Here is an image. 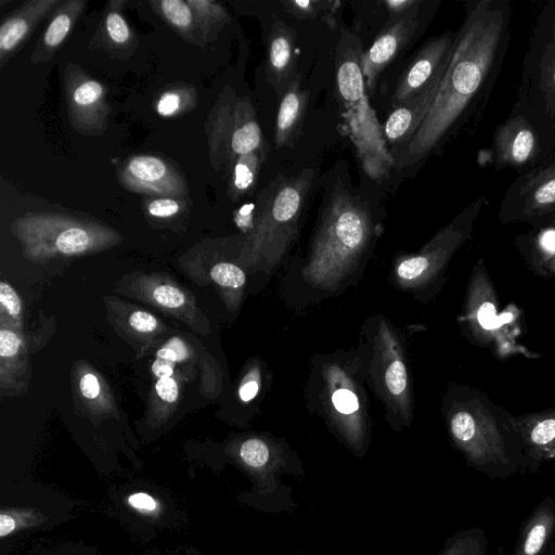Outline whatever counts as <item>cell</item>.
Listing matches in <instances>:
<instances>
[{"label": "cell", "instance_id": "14", "mask_svg": "<svg viewBox=\"0 0 555 555\" xmlns=\"http://www.w3.org/2000/svg\"><path fill=\"white\" fill-rule=\"evenodd\" d=\"M517 438L529 464L537 473L545 460L555 457V412L512 418Z\"/></svg>", "mask_w": 555, "mask_h": 555}, {"label": "cell", "instance_id": "36", "mask_svg": "<svg viewBox=\"0 0 555 555\" xmlns=\"http://www.w3.org/2000/svg\"><path fill=\"white\" fill-rule=\"evenodd\" d=\"M21 338L12 331L1 328L0 331V356L10 358L15 356L21 347Z\"/></svg>", "mask_w": 555, "mask_h": 555}, {"label": "cell", "instance_id": "49", "mask_svg": "<svg viewBox=\"0 0 555 555\" xmlns=\"http://www.w3.org/2000/svg\"><path fill=\"white\" fill-rule=\"evenodd\" d=\"M547 220L551 224L555 225V214H553L551 217H548Z\"/></svg>", "mask_w": 555, "mask_h": 555}, {"label": "cell", "instance_id": "21", "mask_svg": "<svg viewBox=\"0 0 555 555\" xmlns=\"http://www.w3.org/2000/svg\"><path fill=\"white\" fill-rule=\"evenodd\" d=\"M55 221L59 231L53 238L48 240H53L54 250L64 255H74L86 251L94 244L96 234L94 230L63 217H55Z\"/></svg>", "mask_w": 555, "mask_h": 555}, {"label": "cell", "instance_id": "17", "mask_svg": "<svg viewBox=\"0 0 555 555\" xmlns=\"http://www.w3.org/2000/svg\"><path fill=\"white\" fill-rule=\"evenodd\" d=\"M555 538V500L547 495L524 520L512 555H543Z\"/></svg>", "mask_w": 555, "mask_h": 555}, {"label": "cell", "instance_id": "32", "mask_svg": "<svg viewBox=\"0 0 555 555\" xmlns=\"http://www.w3.org/2000/svg\"><path fill=\"white\" fill-rule=\"evenodd\" d=\"M153 297L157 304L167 308H179L184 305V294L175 286L163 284L154 288Z\"/></svg>", "mask_w": 555, "mask_h": 555}, {"label": "cell", "instance_id": "11", "mask_svg": "<svg viewBox=\"0 0 555 555\" xmlns=\"http://www.w3.org/2000/svg\"><path fill=\"white\" fill-rule=\"evenodd\" d=\"M457 30L446 31L427 41L403 70L392 95V106L401 105L439 83L452 56Z\"/></svg>", "mask_w": 555, "mask_h": 555}, {"label": "cell", "instance_id": "6", "mask_svg": "<svg viewBox=\"0 0 555 555\" xmlns=\"http://www.w3.org/2000/svg\"><path fill=\"white\" fill-rule=\"evenodd\" d=\"M336 86L343 115L363 170L374 180L385 178L395 160L386 146L383 127L369 103L360 61L354 55L344 56L338 62Z\"/></svg>", "mask_w": 555, "mask_h": 555}, {"label": "cell", "instance_id": "26", "mask_svg": "<svg viewBox=\"0 0 555 555\" xmlns=\"http://www.w3.org/2000/svg\"><path fill=\"white\" fill-rule=\"evenodd\" d=\"M285 10L292 15L300 20H313L319 16H325L327 13L337 9V1H320V0H288L282 2Z\"/></svg>", "mask_w": 555, "mask_h": 555}, {"label": "cell", "instance_id": "30", "mask_svg": "<svg viewBox=\"0 0 555 555\" xmlns=\"http://www.w3.org/2000/svg\"><path fill=\"white\" fill-rule=\"evenodd\" d=\"M477 300L475 310L473 311V315L478 324L477 326L491 334L496 331L503 322L496 314V308L493 299L485 298L482 301L479 299Z\"/></svg>", "mask_w": 555, "mask_h": 555}, {"label": "cell", "instance_id": "28", "mask_svg": "<svg viewBox=\"0 0 555 555\" xmlns=\"http://www.w3.org/2000/svg\"><path fill=\"white\" fill-rule=\"evenodd\" d=\"M160 10L167 21L181 30H186L192 25L193 15L189 3L181 0H164Z\"/></svg>", "mask_w": 555, "mask_h": 555}, {"label": "cell", "instance_id": "13", "mask_svg": "<svg viewBox=\"0 0 555 555\" xmlns=\"http://www.w3.org/2000/svg\"><path fill=\"white\" fill-rule=\"evenodd\" d=\"M121 181L135 192L179 195L183 191V183L177 173L155 156L141 155L129 159Z\"/></svg>", "mask_w": 555, "mask_h": 555}, {"label": "cell", "instance_id": "34", "mask_svg": "<svg viewBox=\"0 0 555 555\" xmlns=\"http://www.w3.org/2000/svg\"><path fill=\"white\" fill-rule=\"evenodd\" d=\"M0 302L10 315H20L22 309L20 297L13 287L5 282H0Z\"/></svg>", "mask_w": 555, "mask_h": 555}, {"label": "cell", "instance_id": "47", "mask_svg": "<svg viewBox=\"0 0 555 555\" xmlns=\"http://www.w3.org/2000/svg\"><path fill=\"white\" fill-rule=\"evenodd\" d=\"M16 527L15 520L12 516L1 513L0 515V537L4 538L10 534Z\"/></svg>", "mask_w": 555, "mask_h": 555}, {"label": "cell", "instance_id": "7", "mask_svg": "<svg viewBox=\"0 0 555 555\" xmlns=\"http://www.w3.org/2000/svg\"><path fill=\"white\" fill-rule=\"evenodd\" d=\"M238 457L254 478L255 506L267 513H292L296 507L292 488L282 482L284 475H305L297 454L275 439L251 437L238 447Z\"/></svg>", "mask_w": 555, "mask_h": 555}, {"label": "cell", "instance_id": "19", "mask_svg": "<svg viewBox=\"0 0 555 555\" xmlns=\"http://www.w3.org/2000/svg\"><path fill=\"white\" fill-rule=\"evenodd\" d=\"M309 92L301 89L297 73L281 96L275 121V143L279 147L293 144L301 128Z\"/></svg>", "mask_w": 555, "mask_h": 555}, {"label": "cell", "instance_id": "3", "mask_svg": "<svg viewBox=\"0 0 555 555\" xmlns=\"http://www.w3.org/2000/svg\"><path fill=\"white\" fill-rule=\"evenodd\" d=\"M512 418L483 396L472 395L449 417L452 444L469 467L488 478L506 479L529 472Z\"/></svg>", "mask_w": 555, "mask_h": 555}, {"label": "cell", "instance_id": "20", "mask_svg": "<svg viewBox=\"0 0 555 555\" xmlns=\"http://www.w3.org/2000/svg\"><path fill=\"white\" fill-rule=\"evenodd\" d=\"M234 121L230 137V149L233 156L237 157L264 150L259 124L253 106L247 100L237 104Z\"/></svg>", "mask_w": 555, "mask_h": 555}, {"label": "cell", "instance_id": "16", "mask_svg": "<svg viewBox=\"0 0 555 555\" xmlns=\"http://www.w3.org/2000/svg\"><path fill=\"white\" fill-rule=\"evenodd\" d=\"M295 31L283 22H276L268 38L267 77L278 95L282 96L297 74Z\"/></svg>", "mask_w": 555, "mask_h": 555}, {"label": "cell", "instance_id": "33", "mask_svg": "<svg viewBox=\"0 0 555 555\" xmlns=\"http://www.w3.org/2000/svg\"><path fill=\"white\" fill-rule=\"evenodd\" d=\"M156 356L176 363L186 360L189 350L180 338L173 337L157 351Z\"/></svg>", "mask_w": 555, "mask_h": 555}, {"label": "cell", "instance_id": "41", "mask_svg": "<svg viewBox=\"0 0 555 555\" xmlns=\"http://www.w3.org/2000/svg\"><path fill=\"white\" fill-rule=\"evenodd\" d=\"M128 503L135 509L144 512H155L158 509V502L150 494L138 492L129 495Z\"/></svg>", "mask_w": 555, "mask_h": 555}, {"label": "cell", "instance_id": "2", "mask_svg": "<svg viewBox=\"0 0 555 555\" xmlns=\"http://www.w3.org/2000/svg\"><path fill=\"white\" fill-rule=\"evenodd\" d=\"M373 237L366 204L344 188L335 189L323 210L302 274L317 287H336L359 263Z\"/></svg>", "mask_w": 555, "mask_h": 555}, {"label": "cell", "instance_id": "39", "mask_svg": "<svg viewBox=\"0 0 555 555\" xmlns=\"http://www.w3.org/2000/svg\"><path fill=\"white\" fill-rule=\"evenodd\" d=\"M155 389L158 397L166 402H175L178 398L179 388L172 377L158 378Z\"/></svg>", "mask_w": 555, "mask_h": 555}, {"label": "cell", "instance_id": "46", "mask_svg": "<svg viewBox=\"0 0 555 555\" xmlns=\"http://www.w3.org/2000/svg\"><path fill=\"white\" fill-rule=\"evenodd\" d=\"M173 367V362L162 358H157L152 364V371L158 378L171 377Z\"/></svg>", "mask_w": 555, "mask_h": 555}, {"label": "cell", "instance_id": "9", "mask_svg": "<svg viewBox=\"0 0 555 555\" xmlns=\"http://www.w3.org/2000/svg\"><path fill=\"white\" fill-rule=\"evenodd\" d=\"M555 214V154L519 173L502 197L499 218L509 222H538Z\"/></svg>", "mask_w": 555, "mask_h": 555}, {"label": "cell", "instance_id": "44", "mask_svg": "<svg viewBox=\"0 0 555 555\" xmlns=\"http://www.w3.org/2000/svg\"><path fill=\"white\" fill-rule=\"evenodd\" d=\"M386 9L393 15H401L408 11L417 8V0H387L384 2Z\"/></svg>", "mask_w": 555, "mask_h": 555}, {"label": "cell", "instance_id": "43", "mask_svg": "<svg viewBox=\"0 0 555 555\" xmlns=\"http://www.w3.org/2000/svg\"><path fill=\"white\" fill-rule=\"evenodd\" d=\"M255 207L256 205L254 204H246L236 211L235 222L240 228L245 229L246 227H248L253 229L255 220Z\"/></svg>", "mask_w": 555, "mask_h": 555}, {"label": "cell", "instance_id": "25", "mask_svg": "<svg viewBox=\"0 0 555 555\" xmlns=\"http://www.w3.org/2000/svg\"><path fill=\"white\" fill-rule=\"evenodd\" d=\"M103 98V86L96 80L87 79L74 89L70 103L74 105V111L85 113L87 109H95L102 103Z\"/></svg>", "mask_w": 555, "mask_h": 555}, {"label": "cell", "instance_id": "35", "mask_svg": "<svg viewBox=\"0 0 555 555\" xmlns=\"http://www.w3.org/2000/svg\"><path fill=\"white\" fill-rule=\"evenodd\" d=\"M180 207L177 201L172 198H158L152 201L147 210L150 215L158 218H168L176 215Z\"/></svg>", "mask_w": 555, "mask_h": 555}, {"label": "cell", "instance_id": "24", "mask_svg": "<svg viewBox=\"0 0 555 555\" xmlns=\"http://www.w3.org/2000/svg\"><path fill=\"white\" fill-rule=\"evenodd\" d=\"M33 12L27 9L5 20L0 28V51L5 54L12 51L27 35L33 24Z\"/></svg>", "mask_w": 555, "mask_h": 555}, {"label": "cell", "instance_id": "15", "mask_svg": "<svg viewBox=\"0 0 555 555\" xmlns=\"http://www.w3.org/2000/svg\"><path fill=\"white\" fill-rule=\"evenodd\" d=\"M440 82L393 107L383 126L387 143L402 149L413 138L430 109Z\"/></svg>", "mask_w": 555, "mask_h": 555}, {"label": "cell", "instance_id": "23", "mask_svg": "<svg viewBox=\"0 0 555 555\" xmlns=\"http://www.w3.org/2000/svg\"><path fill=\"white\" fill-rule=\"evenodd\" d=\"M264 150L237 156L232 169L231 192L234 196L246 194L256 184Z\"/></svg>", "mask_w": 555, "mask_h": 555}, {"label": "cell", "instance_id": "12", "mask_svg": "<svg viewBox=\"0 0 555 555\" xmlns=\"http://www.w3.org/2000/svg\"><path fill=\"white\" fill-rule=\"evenodd\" d=\"M416 11L417 8L412 9L397 18L362 54L360 65L365 86L371 92L374 91L380 73L396 57L415 30L417 26V21L414 18Z\"/></svg>", "mask_w": 555, "mask_h": 555}, {"label": "cell", "instance_id": "31", "mask_svg": "<svg viewBox=\"0 0 555 555\" xmlns=\"http://www.w3.org/2000/svg\"><path fill=\"white\" fill-rule=\"evenodd\" d=\"M106 30L116 43H125L130 38V29L122 15L116 11H111L106 17Z\"/></svg>", "mask_w": 555, "mask_h": 555}, {"label": "cell", "instance_id": "37", "mask_svg": "<svg viewBox=\"0 0 555 555\" xmlns=\"http://www.w3.org/2000/svg\"><path fill=\"white\" fill-rule=\"evenodd\" d=\"M180 105V95L173 91H169L160 96L156 109L160 116L168 117L175 115L179 111Z\"/></svg>", "mask_w": 555, "mask_h": 555}, {"label": "cell", "instance_id": "1", "mask_svg": "<svg viewBox=\"0 0 555 555\" xmlns=\"http://www.w3.org/2000/svg\"><path fill=\"white\" fill-rule=\"evenodd\" d=\"M512 15L511 0L466 3L452 56L430 109L413 138L393 156L396 166L423 159L468 116L482 114L504 64Z\"/></svg>", "mask_w": 555, "mask_h": 555}, {"label": "cell", "instance_id": "4", "mask_svg": "<svg viewBox=\"0 0 555 555\" xmlns=\"http://www.w3.org/2000/svg\"><path fill=\"white\" fill-rule=\"evenodd\" d=\"M312 180L313 171L306 169L291 178L278 177L261 192L248 243L254 266L271 271L291 247Z\"/></svg>", "mask_w": 555, "mask_h": 555}, {"label": "cell", "instance_id": "42", "mask_svg": "<svg viewBox=\"0 0 555 555\" xmlns=\"http://www.w3.org/2000/svg\"><path fill=\"white\" fill-rule=\"evenodd\" d=\"M80 391L87 399H95L100 393V384L95 375L85 374L80 379Z\"/></svg>", "mask_w": 555, "mask_h": 555}, {"label": "cell", "instance_id": "22", "mask_svg": "<svg viewBox=\"0 0 555 555\" xmlns=\"http://www.w3.org/2000/svg\"><path fill=\"white\" fill-rule=\"evenodd\" d=\"M436 555H488V538L480 527L460 529L449 535Z\"/></svg>", "mask_w": 555, "mask_h": 555}, {"label": "cell", "instance_id": "8", "mask_svg": "<svg viewBox=\"0 0 555 555\" xmlns=\"http://www.w3.org/2000/svg\"><path fill=\"white\" fill-rule=\"evenodd\" d=\"M486 204L485 196L475 198L417 254L403 257L396 270L399 282L412 288L434 282L442 273L452 255L470 237L474 224Z\"/></svg>", "mask_w": 555, "mask_h": 555}, {"label": "cell", "instance_id": "40", "mask_svg": "<svg viewBox=\"0 0 555 555\" xmlns=\"http://www.w3.org/2000/svg\"><path fill=\"white\" fill-rule=\"evenodd\" d=\"M537 244L544 255L555 258V225L550 223L542 229L537 236Z\"/></svg>", "mask_w": 555, "mask_h": 555}, {"label": "cell", "instance_id": "38", "mask_svg": "<svg viewBox=\"0 0 555 555\" xmlns=\"http://www.w3.org/2000/svg\"><path fill=\"white\" fill-rule=\"evenodd\" d=\"M129 324L138 332L150 333L157 327V320L149 312L134 311L129 317Z\"/></svg>", "mask_w": 555, "mask_h": 555}, {"label": "cell", "instance_id": "48", "mask_svg": "<svg viewBox=\"0 0 555 555\" xmlns=\"http://www.w3.org/2000/svg\"><path fill=\"white\" fill-rule=\"evenodd\" d=\"M543 555H555V541L548 545Z\"/></svg>", "mask_w": 555, "mask_h": 555}, {"label": "cell", "instance_id": "45", "mask_svg": "<svg viewBox=\"0 0 555 555\" xmlns=\"http://www.w3.org/2000/svg\"><path fill=\"white\" fill-rule=\"evenodd\" d=\"M259 390V380L258 375L251 376V378L246 379L238 389V396L242 401L248 402L253 400Z\"/></svg>", "mask_w": 555, "mask_h": 555}, {"label": "cell", "instance_id": "5", "mask_svg": "<svg viewBox=\"0 0 555 555\" xmlns=\"http://www.w3.org/2000/svg\"><path fill=\"white\" fill-rule=\"evenodd\" d=\"M513 107L529 118L555 153V0L534 18Z\"/></svg>", "mask_w": 555, "mask_h": 555}, {"label": "cell", "instance_id": "29", "mask_svg": "<svg viewBox=\"0 0 555 555\" xmlns=\"http://www.w3.org/2000/svg\"><path fill=\"white\" fill-rule=\"evenodd\" d=\"M211 279L220 286L238 289L245 284V273L237 266L230 262H220L210 270Z\"/></svg>", "mask_w": 555, "mask_h": 555}, {"label": "cell", "instance_id": "18", "mask_svg": "<svg viewBox=\"0 0 555 555\" xmlns=\"http://www.w3.org/2000/svg\"><path fill=\"white\" fill-rule=\"evenodd\" d=\"M382 376L388 400L402 415L410 410L409 375L396 340L387 328L380 331Z\"/></svg>", "mask_w": 555, "mask_h": 555}, {"label": "cell", "instance_id": "27", "mask_svg": "<svg viewBox=\"0 0 555 555\" xmlns=\"http://www.w3.org/2000/svg\"><path fill=\"white\" fill-rule=\"evenodd\" d=\"M74 15L73 10L67 9L60 11L54 16L43 36V42L47 47L53 49L63 42L72 27Z\"/></svg>", "mask_w": 555, "mask_h": 555}, {"label": "cell", "instance_id": "10", "mask_svg": "<svg viewBox=\"0 0 555 555\" xmlns=\"http://www.w3.org/2000/svg\"><path fill=\"white\" fill-rule=\"evenodd\" d=\"M555 154L539 129L516 108L496 128L492 141L493 166L522 173Z\"/></svg>", "mask_w": 555, "mask_h": 555}]
</instances>
